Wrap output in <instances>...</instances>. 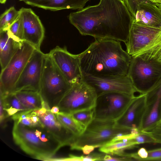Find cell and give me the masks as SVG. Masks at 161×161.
<instances>
[{"mask_svg": "<svg viewBox=\"0 0 161 161\" xmlns=\"http://www.w3.org/2000/svg\"><path fill=\"white\" fill-rule=\"evenodd\" d=\"M70 23L80 34L126 43L133 18L123 0H100L97 5L71 13Z\"/></svg>", "mask_w": 161, "mask_h": 161, "instance_id": "1", "label": "cell"}, {"mask_svg": "<svg viewBox=\"0 0 161 161\" xmlns=\"http://www.w3.org/2000/svg\"><path fill=\"white\" fill-rule=\"evenodd\" d=\"M79 56L83 75L101 78L128 75L132 58L120 41L108 39H95Z\"/></svg>", "mask_w": 161, "mask_h": 161, "instance_id": "2", "label": "cell"}, {"mask_svg": "<svg viewBox=\"0 0 161 161\" xmlns=\"http://www.w3.org/2000/svg\"><path fill=\"white\" fill-rule=\"evenodd\" d=\"M12 136L16 145L37 159L50 161L63 147L43 125L28 126L14 121Z\"/></svg>", "mask_w": 161, "mask_h": 161, "instance_id": "3", "label": "cell"}, {"mask_svg": "<svg viewBox=\"0 0 161 161\" xmlns=\"http://www.w3.org/2000/svg\"><path fill=\"white\" fill-rule=\"evenodd\" d=\"M131 133V130L115 126V121L94 119L70 146L72 150L82 151L87 155L95 148L111 142L116 137Z\"/></svg>", "mask_w": 161, "mask_h": 161, "instance_id": "4", "label": "cell"}, {"mask_svg": "<svg viewBox=\"0 0 161 161\" xmlns=\"http://www.w3.org/2000/svg\"><path fill=\"white\" fill-rule=\"evenodd\" d=\"M125 43L126 52L132 57L143 56L156 59L161 52V28L140 25L133 21Z\"/></svg>", "mask_w": 161, "mask_h": 161, "instance_id": "5", "label": "cell"}, {"mask_svg": "<svg viewBox=\"0 0 161 161\" xmlns=\"http://www.w3.org/2000/svg\"><path fill=\"white\" fill-rule=\"evenodd\" d=\"M71 86L48 53L45 54L39 93L50 109L58 106Z\"/></svg>", "mask_w": 161, "mask_h": 161, "instance_id": "6", "label": "cell"}, {"mask_svg": "<svg viewBox=\"0 0 161 161\" xmlns=\"http://www.w3.org/2000/svg\"><path fill=\"white\" fill-rule=\"evenodd\" d=\"M128 75L137 92L146 93L161 78V62L143 56L132 57Z\"/></svg>", "mask_w": 161, "mask_h": 161, "instance_id": "7", "label": "cell"}, {"mask_svg": "<svg viewBox=\"0 0 161 161\" xmlns=\"http://www.w3.org/2000/svg\"><path fill=\"white\" fill-rule=\"evenodd\" d=\"M36 48L24 41L6 66L1 71L0 95L13 93L15 86Z\"/></svg>", "mask_w": 161, "mask_h": 161, "instance_id": "8", "label": "cell"}, {"mask_svg": "<svg viewBox=\"0 0 161 161\" xmlns=\"http://www.w3.org/2000/svg\"><path fill=\"white\" fill-rule=\"evenodd\" d=\"M134 97V96L116 92L97 96L94 107V119L115 121L124 114Z\"/></svg>", "mask_w": 161, "mask_h": 161, "instance_id": "9", "label": "cell"}, {"mask_svg": "<svg viewBox=\"0 0 161 161\" xmlns=\"http://www.w3.org/2000/svg\"><path fill=\"white\" fill-rule=\"evenodd\" d=\"M97 97L94 89L82 80L72 85L58 106L59 112L70 114L94 108Z\"/></svg>", "mask_w": 161, "mask_h": 161, "instance_id": "10", "label": "cell"}, {"mask_svg": "<svg viewBox=\"0 0 161 161\" xmlns=\"http://www.w3.org/2000/svg\"><path fill=\"white\" fill-rule=\"evenodd\" d=\"M45 54L36 49L17 80L13 93L23 91L39 92Z\"/></svg>", "mask_w": 161, "mask_h": 161, "instance_id": "11", "label": "cell"}, {"mask_svg": "<svg viewBox=\"0 0 161 161\" xmlns=\"http://www.w3.org/2000/svg\"><path fill=\"white\" fill-rule=\"evenodd\" d=\"M48 54L71 86L82 81L79 54H72L66 47L58 46L51 50Z\"/></svg>", "mask_w": 161, "mask_h": 161, "instance_id": "12", "label": "cell"}, {"mask_svg": "<svg viewBox=\"0 0 161 161\" xmlns=\"http://www.w3.org/2000/svg\"><path fill=\"white\" fill-rule=\"evenodd\" d=\"M83 81L92 87L97 96L110 92H119L134 96L137 92L128 75L107 77L83 75Z\"/></svg>", "mask_w": 161, "mask_h": 161, "instance_id": "13", "label": "cell"}, {"mask_svg": "<svg viewBox=\"0 0 161 161\" xmlns=\"http://www.w3.org/2000/svg\"><path fill=\"white\" fill-rule=\"evenodd\" d=\"M19 11L23 28L24 41L40 50L45 29L39 17L30 8L22 7Z\"/></svg>", "mask_w": 161, "mask_h": 161, "instance_id": "14", "label": "cell"}, {"mask_svg": "<svg viewBox=\"0 0 161 161\" xmlns=\"http://www.w3.org/2000/svg\"><path fill=\"white\" fill-rule=\"evenodd\" d=\"M49 107L46 113L37 115L43 125L61 144L62 146H70L76 137L66 128L52 113Z\"/></svg>", "mask_w": 161, "mask_h": 161, "instance_id": "15", "label": "cell"}, {"mask_svg": "<svg viewBox=\"0 0 161 161\" xmlns=\"http://www.w3.org/2000/svg\"><path fill=\"white\" fill-rule=\"evenodd\" d=\"M133 21L141 25L161 28V11L155 3L143 2L137 7Z\"/></svg>", "mask_w": 161, "mask_h": 161, "instance_id": "16", "label": "cell"}, {"mask_svg": "<svg viewBox=\"0 0 161 161\" xmlns=\"http://www.w3.org/2000/svg\"><path fill=\"white\" fill-rule=\"evenodd\" d=\"M89 0H19L26 4L45 10L56 11L64 9H82Z\"/></svg>", "mask_w": 161, "mask_h": 161, "instance_id": "17", "label": "cell"}, {"mask_svg": "<svg viewBox=\"0 0 161 161\" xmlns=\"http://www.w3.org/2000/svg\"><path fill=\"white\" fill-rule=\"evenodd\" d=\"M22 42L14 37L8 30L0 31V62L1 70L6 66Z\"/></svg>", "mask_w": 161, "mask_h": 161, "instance_id": "18", "label": "cell"}, {"mask_svg": "<svg viewBox=\"0 0 161 161\" xmlns=\"http://www.w3.org/2000/svg\"><path fill=\"white\" fill-rule=\"evenodd\" d=\"M129 137L125 135L119 136L115 140L111 141L99 147V150L102 153L111 155L130 157L124 151L136 143Z\"/></svg>", "mask_w": 161, "mask_h": 161, "instance_id": "19", "label": "cell"}, {"mask_svg": "<svg viewBox=\"0 0 161 161\" xmlns=\"http://www.w3.org/2000/svg\"><path fill=\"white\" fill-rule=\"evenodd\" d=\"M146 97V93L135 97L124 114L115 121V126L130 130L135 128V122L137 110Z\"/></svg>", "mask_w": 161, "mask_h": 161, "instance_id": "20", "label": "cell"}, {"mask_svg": "<svg viewBox=\"0 0 161 161\" xmlns=\"http://www.w3.org/2000/svg\"><path fill=\"white\" fill-rule=\"evenodd\" d=\"M14 93L22 105L29 109H39L44 106L45 102L38 92L23 91Z\"/></svg>", "mask_w": 161, "mask_h": 161, "instance_id": "21", "label": "cell"}, {"mask_svg": "<svg viewBox=\"0 0 161 161\" xmlns=\"http://www.w3.org/2000/svg\"><path fill=\"white\" fill-rule=\"evenodd\" d=\"M146 95L149 97H154L155 101L144 123V127L145 128L153 124L158 118V108L161 100V78L155 85L146 93Z\"/></svg>", "mask_w": 161, "mask_h": 161, "instance_id": "22", "label": "cell"}, {"mask_svg": "<svg viewBox=\"0 0 161 161\" xmlns=\"http://www.w3.org/2000/svg\"><path fill=\"white\" fill-rule=\"evenodd\" d=\"M55 115L58 120L76 136L81 135L86 128L70 114L59 112Z\"/></svg>", "mask_w": 161, "mask_h": 161, "instance_id": "23", "label": "cell"}, {"mask_svg": "<svg viewBox=\"0 0 161 161\" xmlns=\"http://www.w3.org/2000/svg\"><path fill=\"white\" fill-rule=\"evenodd\" d=\"M19 11L14 7L7 9L0 17V31L7 30L19 15Z\"/></svg>", "mask_w": 161, "mask_h": 161, "instance_id": "24", "label": "cell"}, {"mask_svg": "<svg viewBox=\"0 0 161 161\" xmlns=\"http://www.w3.org/2000/svg\"><path fill=\"white\" fill-rule=\"evenodd\" d=\"M70 114L86 128L94 119V108L80 111Z\"/></svg>", "mask_w": 161, "mask_h": 161, "instance_id": "25", "label": "cell"}, {"mask_svg": "<svg viewBox=\"0 0 161 161\" xmlns=\"http://www.w3.org/2000/svg\"><path fill=\"white\" fill-rule=\"evenodd\" d=\"M0 101L2 102L4 108H13L21 111L30 110L22 105L14 93L0 96Z\"/></svg>", "mask_w": 161, "mask_h": 161, "instance_id": "26", "label": "cell"}, {"mask_svg": "<svg viewBox=\"0 0 161 161\" xmlns=\"http://www.w3.org/2000/svg\"><path fill=\"white\" fill-rule=\"evenodd\" d=\"M7 30L16 39L20 42L24 41V32L22 22L19 16L9 27Z\"/></svg>", "mask_w": 161, "mask_h": 161, "instance_id": "27", "label": "cell"}, {"mask_svg": "<svg viewBox=\"0 0 161 161\" xmlns=\"http://www.w3.org/2000/svg\"><path fill=\"white\" fill-rule=\"evenodd\" d=\"M130 157L121 156L116 155H111L105 154L103 161H122L129 160Z\"/></svg>", "mask_w": 161, "mask_h": 161, "instance_id": "28", "label": "cell"}, {"mask_svg": "<svg viewBox=\"0 0 161 161\" xmlns=\"http://www.w3.org/2000/svg\"><path fill=\"white\" fill-rule=\"evenodd\" d=\"M131 139L136 143H142L149 141L148 138L143 135H137Z\"/></svg>", "mask_w": 161, "mask_h": 161, "instance_id": "29", "label": "cell"}, {"mask_svg": "<svg viewBox=\"0 0 161 161\" xmlns=\"http://www.w3.org/2000/svg\"><path fill=\"white\" fill-rule=\"evenodd\" d=\"M148 153L147 159L161 158V149L150 151Z\"/></svg>", "mask_w": 161, "mask_h": 161, "instance_id": "30", "label": "cell"}, {"mask_svg": "<svg viewBox=\"0 0 161 161\" xmlns=\"http://www.w3.org/2000/svg\"><path fill=\"white\" fill-rule=\"evenodd\" d=\"M18 123H20L24 125L28 126H35V125L32 122L31 118L30 117V116L28 117L25 119H21L19 122Z\"/></svg>", "mask_w": 161, "mask_h": 161, "instance_id": "31", "label": "cell"}, {"mask_svg": "<svg viewBox=\"0 0 161 161\" xmlns=\"http://www.w3.org/2000/svg\"><path fill=\"white\" fill-rule=\"evenodd\" d=\"M137 154L141 158L146 159L147 158L148 153L145 148H141L138 150Z\"/></svg>", "mask_w": 161, "mask_h": 161, "instance_id": "32", "label": "cell"}, {"mask_svg": "<svg viewBox=\"0 0 161 161\" xmlns=\"http://www.w3.org/2000/svg\"><path fill=\"white\" fill-rule=\"evenodd\" d=\"M4 109L6 112L9 117L12 116L18 112L21 111L17 109L13 108H4Z\"/></svg>", "mask_w": 161, "mask_h": 161, "instance_id": "33", "label": "cell"}, {"mask_svg": "<svg viewBox=\"0 0 161 161\" xmlns=\"http://www.w3.org/2000/svg\"><path fill=\"white\" fill-rule=\"evenodd\" d=\"M51 111L53 113L55 114L59 112V108L58 106H54L50 109Z\"/></svg>", "mask_w": 161, "mask_h": 161, "instance_id": "34", "label": "cell"}, {"mask_svg": "<svg viewBox=\"0 0 161 161\" xmlns=\"http://www.w3.org/2000/svg\"><path fill=\"white\" fill-rule=\"evenodd\" d=\"M154 3L161 4V0H147Z\"/></svg>", "mask_w": 161, "mask_h": 161, "instance_id": "35", "label": "cell"}, {"mask_svg": "<svg viewBox=\"0 0 161 161\" xmlns=\"http://www.w3.org/2000/svg\"><path fill=\"white\" fill-rule=\"evenodd\" d=\"M156 59L161 62V52L157 57Z\"/></svg>", "mask_w": 161, "mask_h": 161, "instance_id": "36", "label": "cell"}, {"mask_svg": "<svg viewBox=\"0 0 161 161\" xmlns=\"http://www.w3.org/2000/svg\"><path fill=\"white\" fill-rule=\"evenodd\" d=\"M156 5L158 7L161 11V4H159L157 3H155Z\"/></svg>", "mask_w": 161, "mask_h": 161, "instance_id": "37", "label": "cell"}, {"mask_svg": "<svg viewBox=\"0 0 161 161\" xmlns=\"http://www.w3.org/2000/svg\"><path fill=\"white\" fill-rule=\"evenodd\" d=\"M6 1L7 0H0V3L1 4H4L6 3Z\"/></svg>", "mask_w": 161, "mask_h": 161, "instance_id": "38", "label": "cell"}]
</instances>
